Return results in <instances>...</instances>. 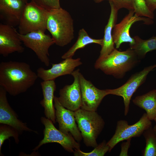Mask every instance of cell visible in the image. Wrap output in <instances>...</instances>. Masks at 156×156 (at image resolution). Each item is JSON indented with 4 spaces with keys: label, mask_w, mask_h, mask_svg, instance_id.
<instances>
[{
    "label": "cell",
    "mask_w": 156,
    "mask_h": 156,
    "mask_svg": "<svg viewBox=\"0 0 156 156\" xmlns=\"http://www.w3.org/2000/svg\"><path fill=\"white\" fill-rule=\"evenodd\" d=\"M153 128L154 132L156 134V125L154 126L153 127Z\"/></svg>",
    "instance_id": "4dcf8cb0"
},
{
    "label": "cell",
    "mask_w": 156,
    "mask_h": 156,
    "mask_svg": "<svg viewBox=\"0 0 156 156\" xmlns=\"http://www.w3.org/2000/svg\"><path fill=\"white\" fill-rule=\"evenodd\" d=\"M26 3L24 0H0V18L6 24L18 26Z\"/></svg>",
    "instance_id": "e0dca14e"
},
{
    "label": "cell",
    "mask_w": 156,
    "mask_h": 156,
    "mask_svg": "<svg viewBox=\"0 0 156 156\" xmlns=\"http://www.w3.org/2000/svg\"><path fill=\"white\" fill-rule=\"evenodd\" d=\"M46 28L58 46L66 45L74 38L73 19L70 13L61 8L48 10Z\"/></svg>",
    "instance_id": "3957f363"
},
{
    "label": "cell",
    "mask_w": 156,
    "mask_h": 156,
    "mask_svg": "<svg viewBox=\"0 0 156 156\" xmlns=\"http://www.w3.org/2000/svg\"><path fill=\"white\" fill-rule=\"evenodd\" d=\"M139 58L130 48L124 51H119L115 48L108 55L99 57L94 67L106 75L122 78L138 63Z\"/></svg>",
    "instance_id": "7a4b0ae2"
},
{
    "label": "cell",
    "mask_w": 156,
    "mask_h": 156,
    "mask_svg": "<svg viewBox=\"0 0 156 156\" xmlns=\"http://www.w3.org/2000/svg\"><path fill=\"white\" fill-rule=\"evenodd\" d=\"M75 116L84 144L95 147L98 145L96 139L104 127V120L96 111L81 108L75 111Z\"/></svg>",
    "instance_id": "277c9868"
},
{
    "label": "cell",
    "mask_w": 156,
    "mask_h": 156,
    "mask_svg": "<svg viewBox=\"0 0 156 156\" xmlns=\"http://www.w3.org/2000/svg\"><path fill=\"white\" fill-rule=\"evenodd\" d=\"M111 12L107 24L105 26L103 39V42L99 57H103L110 53L115 48L114 42L112 33L113 28L116 24L117 19V9L114 5L109 3Z\"/></svg>",
    "instance_id": "d6986e66"
},
{
    "label": "cell",
    "mask_w": 156,
    "mask_h": 156,
    "mask_svg": "<svg viewBox=\"0 0 156 156\" xmlns=\"http://www.w3.org/2000/svg\"><path fill=\"white\" fill-rule=\"evenodd\" d=\"M38 77L26 63L10 61L0 63V86L11 95L26 92Z\"/></svg>",
    "instance_id": "6da1fadb"
},
{
    "label": "cell",
    "mask_w": 156,
    "mask_h": 156,
    "mask_svg": "<svg viewBox=\"0 0 156 156\" xmlns=\"http://www.w3.org/2000/svg\"><path fill=\"white\" fill-rule=\"evenodd\" d=\"M25 1L26 3L27 2V0H24Z\"/></svg>",
    "instance_id": "836d02e7"
},
{
    "label": "cell",
    "mask_w": 156,
    "mask_h": 156,
    "mask_svg": "<svg viewBox=\"0 0 156 156\" xmlns=\"http://www.w3.org/2000/svg\"><path fill=\"white\" fill-rule=\"evenodd\" d=\"M104 0H94L97 3H99Z\"/></svg>",
    "instance_id": "1f68e13d"
},
{
    "label": "cell",
    "mask_w": 156,
    "mask_h": 156,
    "mask_svg": "<svg viewBox=\"0 0 156 156\" xmlns=\"http://www.w3.org/2000/svg\"><path fill=\"white\" fill-rule=\"evenodd\" d=\"M79 69L74 70L71 75L74 80L70 85H66L59 91L58 99L65 108L75 111L81 106V95L80 84Z\"/></svg>",
    "instance_id": "4fadbf2b"
},
{
    "label": "cell",
    "mask_w": 156,
    "mask_h": 156,
    "mask_svg": "<svg viewBox=\"0 0 156 156\" xmlns=\"http://www.w3.org/2000/svg\"><path fill=\"white\" fill-rule=\"evenodd\" d=\"M43 98L40 104L44 108L45 117L56 122L55 109L53 102L54 93L56 89L54 80L43 81L40 83Z\"/></svg>",
    "instance_id": "ac0fdd59"
},
{
    "label": "cell",
    "mask_w": 156,
    "mask_h": 156,
    "mask_svg": "<svg viewBox=\"0 0 156 156\" xmlns=\"http://www.w3.org/2000/svg\"><path fill=\"white\" fill-rule=\"evenodd\" d=\"M143 135L145 138L146 145L142 151L143 156H156V134L152 126L146 130Z\"/></svg>",
    "instance_id": "603a6c76"
},
{
    "label": "cell",
    "mask_w": 156,
    "mask_h": 156,
    "mask_svg": "<svg viewBox=\"0 0 156 156\" xmlns=\"http://www.w3.org/2000/svg\"><path fill=\"white\" fill-rule=\"evenodd\" d=\"M18 34L25 45L34 51L40 60L48 66L50 64L49 50L55 44L52 37L44 32L40 31L32 32L25 35L20 34L18 32Z\"/></svg>",
    "instance_id": "9c48e42d"
},
{
    "label": "cell",
    "mask_w": 156,
    "mask_h": 156,
    "mask_svg": "<svg viewBox=\"0 0 156 156\" xmlns=\"http://www.w3.org/2000/svg\"><path fill=\"white\" fill-rule=\"evenodd\" d=\"M40 121L45 127L44 138L33 149V151L38 150L43 144L53 142L60 144L66 151L71 153L80 149L79 143L70 133L66 134L57 129L52 121L46 117H42Z\"/></svg>",
    "instance_id": "8992f818"
},
{
    "label": "cell",
    "mask_w": 156,
    "mask_h": 156,
    "mask_svg": "<svg viewBox=\"0 0 156 156\" xmlns=\"http://www.w3.org/2000/svg\"><path fill=\"white\" fill-rule=\"evenodd\" d=\"M133 10L137 16H145L152 19L154 18L153 12L148 8L145 0H133Z\"/></svg>",
    "instance_id": "484cf974"
},
{
    "label": "cell",
    "mask_w": 156,
    "mask_h": 156,
    "mask_svg": "<svg viewBox=\"0 0 156 156\" xmlns=\"http://www.w3.org/2000/svg\"><path fill=\"white\" fill-rule=\"evenodd\" d=\"M64 60L59 63L52 64L51 67L49 69L42 67L38 68L37 70L38 77L43 81L54 80L60 76L71 75L75 68L82 64L79 58Z\"/></svg>",
    "instance_id": "2e32d148"
},
{
    "label": "cell",
    "mask_w": 156,
    "mask_h": 156,
    "mask_svg": "<svg viewBox=\"0 0 156 156\" xmlns=\"http://www.w3.org/2000/svg\"><path fill=\"white\" fill-rule=\"evenodd\" d=\"M47 13L48 10L32 1L27 3L18 25V33L22 35L34 32L45 33Z\"/></svg>",
    "instance_id": "5b68a950"
},
{
    "label": "cell",
    "mask_w": 156,
    "mask_h": 156,
    "mask_svg": "<svg viewBox=\"0 0 156 156\" xmlns=\"http://www.w3.org/2000/svg\"><path fill=\"white\" fill-rule=\"evenodd\" d=\"M18 131L9 125L1 124L0 125V155L2 156L1 148L2 145L5 140L10 137H13L16 143L19 142Z\"/></svg>",
    "instance_id": "cb8c5ba5"
},
{
    "label": "cell",
    "mask_w": 156,
    "mask_h": 156,
    "mask_svg": "<svg viewBox=\"0 0 156 156\" xmlns=\"http://www.w3.org/2000/svg\"><path fill=\"white\" fill-rule=\"evenodd\" d=\"M109 149L107 142L104 140L90 152H84L80 149L75 150L73 153L75 156H103L107 152H109Z\"/></svg>",
    "instance_id": "d4e9b609"
},
{
    "label": "cell",
    "mask_w": 156,
    "mask_h": 156,
    "mask_svg": "<svg viewBox=\"0 0 156 156\" xmlns=\"http://www.w3.org/2000/svg\"><path fill=\"white\" fill-rule=\"evenodd\" d=\"M145 1L149 9L153 12L156 9V0H145Z\"/></svg>",
    "instance_id": "f546056e"
},
{
    "label": "cell",
    "mask_w": 156,
    "mask_h": 156,
    "mask_svg": "<svg viewBox=\"0 0 156 156\" xmlns=\"http://www.w3.org/2000/svg\"><path fill=\"white\" fill-rule=\"evenodd\" d=\"M103 39H95L91 37L83 28L80 29L79 32L77 40L75 43L62 56V59H65L72 58L78 49L84 48L87 45L92 43L102 45Z\"/></svg>",
    "instance_id": "44dd1931"
},
{
    "label": "cell",
    "mask_w": 156,
    "mask_h": 156,
    "mask_svg": "<svg viewBox=\"0 0 156 156\" xmlns=\"http://www.w3.org/2000/svg\"><path fill=\"white\" fill-rule=\"evenodd\" d=\"M54 102L56 121L58 124L59 130L66 134L70 133L76 141H81L82 138L76 123L75 112L64 107L56 96H54Z\"/></svg>",
    "instance_id": "7c38bea8"
},
{
    "label": "cell",
    "mask_w": 156,
    "mask_h": 156,
    "mask_svg": "<svg viewBox=\"0 0 156 156\" xmlns=\"http://www.w3.org/2000/svg\"><path fill=\"white\" fill-rule=\"evenodd\" d=\"M118 10L125 8L129 10H133V0H108Z\"/></svg>",
    "instance_id": "83f0119b"
},
{
    "label": "cell",
    "mask_w": 156,
    "mask_h": 156,
    "mask_svg": "<svg viewBox=\"0 0 156 156\" xmlns=\"http://www.w3.org/2000/svg\"><path fill=\"white\" fill-rule=\"evenodd\" d=\"M140 21H143L145 24L147 25L152 24L153 23L152 19L149 18L137 16L132 10H129L122 20L115 25L112 31V36L116 48H119L121 44L125 42L129 43L130 46L134 44L135 40L130 34V30L134 23Z\"/></svg>",
    "instance_id": "30bf717a"
},
{
    "label": "cell",
    "mask_w": 156,
    "mask_h": 156,
    "mask_svg": "<svg viewBox=\"0 0 156 156\" xmlns=\"http://www.w3.org/2000/svg\"><path fill=\"white\" fill-rule=\"evenodd\" d=\"M154 120L155 122L156 123V117H155V119Z\"/></svg>",
    "instance_id": "d6a6232c"
},
{
    "label": "cell",
    "mask_w": 156,
    "mask_h": 156,
    "mask_svg": "<svg viewBox=\"0 0 156 156\" xmlns=\"http://www.w3.org/2000/svg\"><path fill=\"white\" fill-rule=\"evenodd\" d=\"M7 92L0 86V123L8 125L16 129L20 134L24 131L38 132L29 128L26 123L18 119V115L9 105Z\"/></svg>",
    "instance_id": "9a60e30c"
},
{
    "label": "cell",
    "mask_w": 156,
    "mask_h": 156,
    "mask_svg": "<svg viewBox=\"0 0 156 156\" xmlns=\"http://www.w3.org/2000/svg\"><path fill=\"white\" fill-rule=\"evenodd\" d=\"M79 77L81 95V108L96 111L103 99L108 95L107 90L98 89L80 72Z\"/></svg>",
    "instance_id": "8fae6325"
},
{
    "label": "cell",
    "mask_w": 156,
    "mask_h": 156,
    "mask_svg": "<svg viewBox=\"0 0 156 156\" xmlns=\"http://www.w3.org/2000/svg\"><path fill=\"white\" fill-rule=\"evenodd\" d=\"M156 68V64L144 68L142 70L133 74L127 81L121 86L114 89H107V94L122 97L124 105V115L128 114L131 97L139 87L145 81L149 73Z\"/></svg>",
    "instance_id": "ba28073f"
},
{
    "label": "cell",
    "mask_w": 156,
    "mask_h": 156,
    "mask_svg": "<svg viewBox=\"0 0 156 156\" xmlns=\"http://www.w3.org/2000/svg\"><path fill=\"white\" fill-rule=\"evenodd\" d=\"M132 102L135 105L145 110L148 118L151 121L156 117V89L136 96Z\"/></svg>",
    "instance_id": "ffe728a7"
},
{
    "label": "cell",
    "mask_w": 156,
    "mask_h": 156,
    "mask_svg": "<svg viewBox=\"0 0 156 156\" xmlns=\"http://www.w3.org/2000/svg\"><path fill=\"white\" fill-rule=\"evenodd\" d=\"M18 32L14 27L0 24V54L6 57L14 52L22 53L25 48Z\"/></svg>",
    "instance_id": "5bb4252c"
},
{
    "label": "cell",
    "mask_w": 156,
    "mask_h": 156,
    "mask_svg": "<svg viewBox=\"0 0 156 156\" xmlns=\"http://www.w3.org/2000/svg\"><path fill=\"white\" fill-rule=\"evenodd\" d=\"M133 38L135 43L130 46V48L134 51L139 58H142L148 52L156 50V36L147 40L142 39L137 36Z\"/></svg>",
    "instance_id": "7402d4cb"
},
{
    "label": "cell",
    "mask_w": 156,
    "mask_h": 156,
    "mask_svg": "<svg viewBox=\"0 0 156 156\" xmlns=\"http://www.w3.org/2000/svg\"><path fill=\"white\" fill-rule=\"evenodd\" d=\"M31 1L47 10L61 8L60 0H31Z\"/></svg>",
    "instance_id": "4316f807"
},
{
    "label": "cell",
    "mask_w": 156,
    "mask_h": 156,
    "mask_svg": "<svg viewBox=\"0 0 156 156\" xmlns=\"http://www.w3.org/2000/svg\"><path fill=\"white\" fill-rule=\"evenodd\" d=\"M151 126V120L148 118L146 113H144L139 121L132 125H129L125 120L118 121L114 134L107 142L110 148L109 152L120 142L133 137L140 136Z\"/></svg>",
    "instance_id": "52a82bcc"
},
{
    "label": "cell",
    "mask_w": 156,
    "mask_h": 156,
    "mask_svg": "<svg viewBox=\"0 0 156 156\" xmlns=\"http://www.w3.org/2000/svg\"><path fill=\"white\" fill-rule=\"evenodd\" d=\"M131 139H128L127 141L122 143L121 145V151L119 156H128V151L130 145Z\"/></svg>",
    "instance_id": "f1b7e54d"
}]
</instances>
